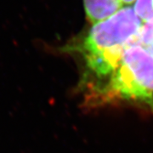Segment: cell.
Returning a JSON list of instances; mask_svg holds the SVG:
<instances>
[{
	"mask_svg": "<svg viewBox=\"0 0 153 153\" xmlns=\"http://www.w3.org/2000/svg\"><path fill=\"white\" fill-rule=\"evenodd\" d=\"M88 103L127 102L153 113V55L143 46H127L107 81L86 97Z\"/></svg>",
	"mask_w": 153,
	"mask_h": 153,
	"instance_id": "6da1fadb",
	"label": "cell"
},
{
	"mask_svg": "<svg viewBox=\"0 0 153 153\" xmlns=\"http://www.w3.org/2000/svg\"><path fill=\"white\" fill-rule=\"evenodd\" d=\"M143 22L130 6L122 8L113 16L94 23L87 33L70 41L62 49L82 58L101 55L110 50L137 44Z\"/></svg>",
	"mask_w": 153,
	"mask_h": 153,
	"instance_id": "7a4b0ae2",
	"label": "cell"
},
{
	"mask_svg": "<svg viewBox=\"0 0 153 153\" xmlns=\"http://www.w3.org/2000/svg\"><path fill=\"white\" fill-rule=\"evenodd\" d=\"M88 19L93 24L104 21L120 10L121 0H83Z\"/></svg>",
	"mask_w": 153,
	"mask_h": 153,
	"instance_id": "3957f363",
	"label": "cell"
},
{
	"mask_svg": "<svg viewBox=\"0 0 153 153\" xmlns=\"http://www.w3.org/2000/svg\"><path fill=\"white\" fill-rule=\"evenodd\" d=\"M153 0H137L134 11L143 22L153 21Z\"/></svg>",
	"mask_w": 153,
	"mask_h": 153,
	"instance_id": "277c9868",
	"label": "cell"
},
{
	"mask_svg": "<svg viewBox=\"0 0 153 153\" xmlns=\"http://www.w3.org/2000/svg\"><path fill=\"white\" fill-rule=\"evenodd\" d=\"M137 0H121L123 5H126V6H129L131 5L132 4H134V2H136Z\"/></svg>",
	"mask_w": 153,
	"mask_h": 153,
	"instance_id": "5b68a950",
	"label": "cell"
},
{
	"mask_svg": "<svg viewBox=\"0 0 153 153\" xmlns=\"http://www.w3.org/2000/svg\"><path fill=\"white\" fill-rule=\"evenodd\" d=\"M148 51H149V52H150L151 54H152V55H153V47L152 48V49H150V50H148Z\"/></svg>",
	"mask_w": 153,
	"mask_h": 153,
	"instance_id": "8992f818",
	"label": "cell"
},
{
	"mask_svg": "<svg viewBox=\"0 0 153 153\" xmlns=\"http://www.w3.org/2000/svg\"><path fill=\"white\" fill-rule=\"evenodd\" d=\"M152 5H153V4H152Z\"/></svg>",
	"mask_w": 153,
	"mask_h": 153,
	"instance_id": "52a82bcc",
	"label": "cell"
}]
</instances>
